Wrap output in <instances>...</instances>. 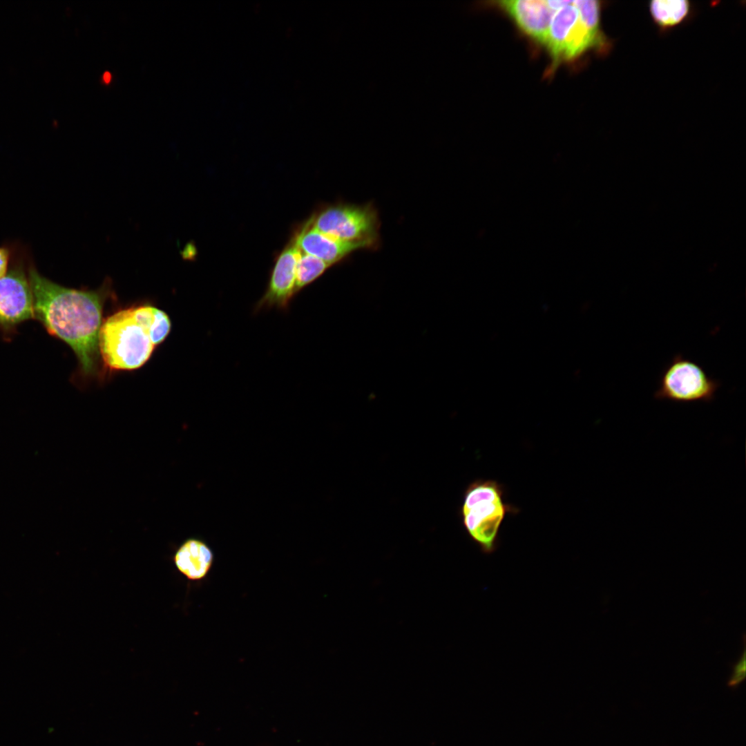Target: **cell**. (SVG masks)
Masks as SVG:
<instances>
[{"mask_svg": "<svg viewBox=\"0 0 746 746\" xmlns=\"http://www.w3.org/2000/svg\"><path fill=\"white\" fill-rule=\"evenodd\" d=\"M300 250L294 238L278 256L267 289L256 302L254 313L276 308L287 312L296 295V270Z\"/></svg>", "mask_w": 746, "mask_h": 746, "instance_id": "cell-8", "label": "cell"}, {"mask_svg": "<svg viewBox=\"0 0 746 746\" xmlns=\"http://www.w3.org/2000/svg\"><path fill=\"white\" fill-rule=\"evenodd\" d=\"M293 238L301 251L316 257L330 266L343 261L354 251L370 250L365 245L346 242L325 235L313 228L308 221L296 231Z\"/></svg>", "mask_w": 746, "mask_h": 746, "instance_id": "cell-10", "label": "cell"}, {"mask_svg": "<svg viewBox=\"0 0 746 746\" xmlns=\"http://www.w3.org/2000/svg\"><path fill=\"white\" fill-rule=\"evenodd\" d=\"M98 345L104 364L112 370L140 368L150 358L155 347L149 327L135 314L133 307L106 318L100 327Z\"/></svg>", "mask_w": 746, "mask_h": 746, "instance_id": "cell-2", "label": "cell"}, {"mask_svg": "<svg viewBox=\"0 0 746 746\" xmlns=\"http://www.w3.org/2000/svg\"><path fill=\"white\" fill-rule=\"evenodd\" d=\"M330 267L322 260L300 250L296 270V294L321 276Z\"/></svg>", "mask_w": 746, "mask_h": 746, "instance_id": "cell-13", "label": "cell"}, {"mask_svg": "<svg viewBox=\"0 0 746 746\" xmlns=\"http://www.w3.org/2000/svg\"><path fill=\"white\" fill-rule=\"evenodd\" d=\"M653 21L662 29L677 26L689 15L690 3L686 0H655L649 6Z\"/></svg>", "mask_w": 746, "mask_h": 746, "instance_id": "cell-12", "label": "cell"}, {"mask_svg": "<svg viewBox=\"0 0 746 746\" xmlns=\"http://www.w3.org/2000/svg\"><path fill=\"white\" fill-rule=\"evenodd\" d=\"M35 319L33 296L28 271L16 262L0 279V333L10 340L23 323Z\"/></svg>", "mask_w": 746, "mask_h": 746, "instance_id": "cell-7", "label": "cell"}, {"mask_svg": "<svg viewBox=\"0 0 746 746\" xmlns=\"http://www.w3.org/2000/svg\"><path fill=\"white\" fill-rule=\"evenodd\" d=\"M495 3L524 34L544 46L551 17L555 10L549 1L506 0Z\"/></svg>", "mask_w": 746, "mask_h": 746, "instance_id": "cell-9", "label": "cell"}, {"mask_svg": "<svg viewBox=\"0 0 746 746\" xmlns=\"http://www.w3.org/2000/svg\"><path fill=\"white\" fill-rule=\"evenodd\" d=\"M743 649L736 662L731 664L732 671L727 685L731 689H736L745 679L746 676V650L745 635H742Z\"/></svg>", "mask_w": 746, "mask_h": 746, "instance_id": "cell-15", "label": "cell"}, {"mask_svg": "<svg viewBox=\"0 0 746 746\" xmlns=\"http://www.w3.org/2000/svg\"><path fill=\"white\" fill-rule=\"evenodd\" d=\"M609 45L601 29L593 28L582 20L575 1H564L552 15L544 46L551 57L553 69L589 50H607Z\"/></svg>", "mask_w": 746, "mask_h": 746, "instance_id": "cell-5", "label": "cell"}, {"mask_svg": "<svg viewBox=\"0 0 746 746\" xmlns=\"http://www.w3.org/2000/svg\"><path fill=\"white\" fill-rule=\"evenodd\" d=\"M35 319L52 336L66 343L75 353L82 373L93 375L98 366L99 333L103 307L112 294L106 279L95 290L69 288L41 275L31 265L28 270Z\"/></svg>", "mask_w": 746, "mask_h": 746, "instance_id": "cell-1", "label": "cell"}, {"mask_svg": "<svg viewBox=\"0 0 746 746\" xmlns=\"http://www.w3.org/2000/svg\"><path fill=\"white\" fill-rule=\"evenodd\" d=\"M150 326V336L155 346L162 343L169 335L171 323L168 315L162 309L149 305L134 307Z\"/></svg>", "mask_w": 746, "mask_h": 746, "instance_id": "cell-14", "label": "cell"}, {"mask_svg": "<svg viewBox=\"0 0 746 746\" xmlns=\"http://www.w3.org/2000/svg\"><path fill=\"white\" fill-rule=\"evenodd\" d=\"M9 260V249L6 247H0V279L6 274L8 270Z\"/></svg>", "mask_w": 746, "mask_h": 746, "instance_id": "cell-16", "label": "cell"}, {"mask_svg": "<svg viewBox=\"0 0 746 746\" xmlns=\"http://www.w3.org/2000/svg\"><path fill=\"white\" fill-rule=\"evenodd\" d=\"M307 221L313 228L325 235L365 245L370 250H376L381 244V221L378 211L372 202L327 204Z\"/></svg>", "mask_w": 746, "mask_h": 746, "instance_id": "cell-4", "label": "cell"}, {"mask_svg": "<svg viewBox=\"0 0 746 746\" xmlns=\"http://www.w3.org/2000/svg\"><path fill=\"white\" fill-rule=\"evenodd\" d=\"M503 486L492 479H477L464 492L461 507L462 523L484 553L495 551L503 521L516 509L505 502Z\"/></svg>", "mask_w": 746, "mask_h": 746, "instance_id": "cell-3", "label": "cell"}, {"mask_svg": "<svg viewBox=\"0 0 746 746\" xmlns=\"http://www.w3.org/2000/svg\"><path fill=\"white\" fill-rule=\"evenodd\" d=\"M719 386V381L701 366L677 354L664 370L654 396L676 402H708L713 400Z\"/></svg>", "mask_w": 746, "mask_h": 746, "instance_id": "cell-6", "label": "cell"}, {"mask_svg": "<svg viewBox=\"0 0 746 746\" xmlns=\"http://www.w3.org/2000/svg\"><path fill=\"white\" fill-rule=\"evenodd\" d=\"M173 562L188 581L199 582L209 575L214 562V553L204 541L198 537L185 539L176 549Z\"/></svg>", "mask_w": 746, "mask_h": 746, "instance_id": "cell-11", "label": "cell"}, {"mask_svg": "<svg viewBox=\"0 0 746 746\" xmlns=\"http://www.w3.org/2000/svg\"><path fill=\"white\" fill-rule=\"evenodd\" d=\"M104 81L106 83L109 82L111 79V75L108 72H105L103 75Z\"/></svg>", "mask_w": 746, "mask_h": 746, "instance_id": "cell-17", "label": "cell"}]
</instances>
